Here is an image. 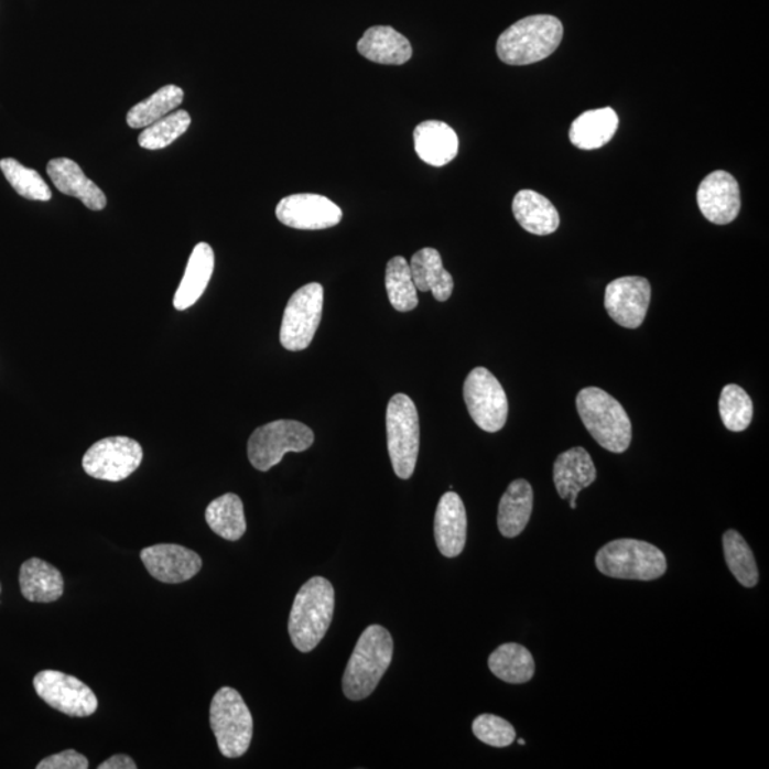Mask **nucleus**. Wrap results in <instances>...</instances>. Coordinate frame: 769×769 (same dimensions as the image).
<instances>
[{"label":"nucleus","instance_id":"f257e3e1","mask_svg":"<svg viewBox=\"0 0 769 769\" xmlns=\"http://www.w3.org/2000/svg\"><path fill=\"white\" fill-rule=\"evenodd\" d=\"M563 24L552 14H534L506 29L496 52L510 66H528L552 56L562 43Z\"/></svg>","mask_w":769,"mask_h":769},{"label":"nucleus","instance_id":"f03ea898","mask_svg":"<svg viewBox=\"0 0 769 769\" xmlns=\"http://www.w3.org/2000/svg\"><path fill=\"white\" fill-rule=\"evenodd\" d=\"M335 592L324 577H313L300 588L291 608L289 632L292 645L301 653H310L325 635L333 621Z\"/></svg>","mask_w":769,"mask_h":769},{"label":"nucleus","instance_id":"7ed1b4c3","mask_svg":"<svg viewBox=\"0 0 769 769\" xmlns=\"http://www.w3.org/2000/svg\"><path fill=\"white\" fill-rule=\"evenodd\" d=\"M393 640L384 627L372 625L359 637L343 679L345 697L361 701L378 687L392 663Z\"/></svg>","mask_w":769,"mask_h":769},{"label":"nucleus","instance_id":"20e7f679","mask_svg":"<svg viewBox=\"0 0 769 769\" xmlns=\"http://www.w3.org/2000/svg\"><path fill=\"white\" fill-rule=\"evenodd\" d=\"M578 416L598 445L613 454L630 447L632 427L626 409L600 388L582 389L576 398Z\"/></svg>","mask_w":769,"mask_h":769},{"label":"nucleus","instance_id":"39448f33","mask_svg":"<svg viewBox=\"0 0 769 769\" xmlns=\"http://www.w3.org/2000/svg\"><path fill=\"white\" fill-rule=\"evenodd\" d=\"M596 566L608 577L650 582L664 576L667 559L653 544L636 539H618L598 550Z\"/></svg>","mask_w":769,"mask_h":769},{"label":"nucleus","instance_id":"423d86ee","mask_svg":"<svg viewBox=\"0 0 769 769\" xmlns=\"http://www.w3.org/2000/svg\"><path fill=\"white\" fill-rule=\"evenodd\" d=\"M210 724L224 757L245 756L251 746L254 722L237 690L223 687L217 691L210 705Z\"/></svg>","mask_w":769,"mask_h":769},{"label":"nucleus","instance_id":"0eeeda50","mask_svg":"<svg viewBox=\"0 0 769 769\" xmlns=\"http://www.w3.org/2000/svg\"><path fill=\"white\" fill-rule=\"evenodd\" d=\"M388 452L398 478L411 479L420 454V416L405 393L391 398L387 409Z\"/></svg>","mask_w":769,"mask_h":769},{"label":"nucleus","instance_id":"6e6552de","mask_svg":"<svg viewBox=\"0 0 769 769\" xmlns=\"http://www.w3.org/2000/svg\"><path fill=\"white\" fill-rule=\"evenodd\" d=\"M314 443V432L299 421L280 420L257 427L248 440V459L260 472H269L289 452H304Z\"/></svg>","mask_w":769,"mask_h":769},{"label":"nucleus","instance_id":"1a4fd4ad","mask_svg":"<svg viewBox=\"0 0 769 769\" xmlns=\"http://www.w3.org/2000/svg\"><path fill=\"white\" fill-rule=\"evenodd\" d=\"M324 289L318 282H311L292 294L282 316L280 340L289 350H304L310 347L323 316Z\"/></svg>","mask_w":769,"mask_h":769},{"label":"nucleus","instance_id":"9d476101","mask_svg":"<svg viewBox=\"0 0 769 769\" xmlns=\"http://www.w3.org/2000/svg\"><path fill=\"white\" fill-rule=\"evenodd\" d=\"M464 398L472 420L481 431L503 430L509 415V402L503 387L486 368H475L467 375Z\"/></svg>","mask_w":769,"mask_h":769},{"label":"nucleus","instance_id":"9b49d317","mask_svg":"<svg viewBox=\"0 0 769 769\" xmlns=\"http://www.w3.org/2000/svg\"><path fill=\"white\" fill-rule=\"evenodd\" d=\"M143 462V447L126 436L96 442L83 456V469L91 478L107 481L128 479Z\"/></svg>","mask_w":769,"mask_h":769},{"label":"nucleus","instance_id":"f8f14e48","mask_svg":"<svg viewBox=\"0 0 769 769\" xmlns=\"http://www.w3.org/2000/svg\"><path fill=\"white\" fill-rule=\"evenodd\" d=\"M33 687L47 705L69 717H90L99 707V701L89 685L62 671H41L33 679Z\"/></svg>","mask_w":769,"mask_h":769},{"label":"nucleus","instance_id":"ddd939ff","mask_svg":"<svg viewBox=\"0 0 769 769\" xmlns=\"http://www.w3.org/2000/svg\"><path fill=\"white\" fill-rule=\"evenodd\" d=\"M651 301V285L642 277H621L605 292L607 314L621 327L636 329L645 323Z\"/></svg>","mask_w":769,"mask_h":769},{"label":"nucleus","instance_id":"4468645a","mask_svg":"<svg viewBox=\"0 0 769 769\" xmlns=\"http://www.w3.org/2000/svg\"><path fill=\"white\" fill-rule=\"evenodd\" d=\"M275 216L295 230H327L343 220V210L319 194H292L281 199Z\"/></svg>","mask_w":769,"mask_h":769},{"label":"nucleus","instance_id":"2eb2a0df","mask_svg":"<svg viewBox=\"0 0 769 769\" xmlns=\"http://www.w3.org/2000/svg\"><path fill=\"white\" fill-rule=\"evenodd\" d=\"M140 557L155 581L167 584L188 582L203 567L202 557L180 544H154L141 550Z\"/></svg>","mask_w":769,"mask_h":769},{"label":"nucleus","instance_id":"dca6fc26","mask_svg":"<svg viewBox=\"0 0 769 769\" xmlns=\"http://www.w3.org/2000/svg\"><path fill=\"white\" fill-rule=\"evenodd\" d=\"M697 203L701 214L717 226L733 223L741 210V193L732 174L718 170L700 184Z\"/></svg>","mask_w":769,"mask_h":769},{"label":"nucleus","instance_id":"f3484780","mask_svg":"<svg viewBox=\"0 0 769 769\" xmlns=\"http://www.w3.org/2000/svg\"><path fill=\"white\" fill-rule=\"evenodd\" d=\"M596 466L584 447H572L557 456L553 466V480L562 499H571V508H577V496L595 484Z\"/></svg>","mask_w":769,"mask_h":769},{"label":"nucleus","instance_id":"a211bd4d","mask_svg":"<svg viewBox=\"0 0 769 769\" xmlns=\"http://www.w3.org/2000/svg\"><path fill=\"white\" fill-rule=\"evenodd\" d=\"M467 518L464 501L455 491H447L437 503L435 540L445 557H456L466 544Z\"/></svg>","mask_w":769,"mask_h":769},{"label":"nucleus","instance_id":"6ab92c4d","mask_svg":"<svg viewBox=\"0 0 769 769\" xmlns=\"http://www.w3.org/2000/svg\"><path fill=\"white\" fill-rule=\"evenodd\" d=\"M46 172L58 192L79 198L89 210L101 212L107 206L106 194L73 160L53 159L47 163Z\"/></svg>","mask_w":769,"mask_h":769},{"label":"nucleus","instance_id":"aec40b11","mask_svg":"<svg viewBox=\"0 0 769 769\" xmlns=\"http://www.w3.org/2000/svg\"><path fill=\"white\" fill-rule=\"evenodd\" d=\"M416 154L422 162L442 167L451 163L459 152V139L450 124L437 120L423 121L413 131Z\"/></svg>","mask_w":769,"mask_h":769},{"label":"nucleus","instance_id":"412c9836","mask_svg":"<svg viewBox=\"0 0 769 769\" xmlns=\"http://www.w3.org/2000/svg\"><path fill=\"white\" fill-rule=\"evenodd\" d=\"M357 47L359 55L379 65L401 66L412 57L411 43L391 26L369 28Z\"/></svg>","mask_w":769,"mask_h":769},{"label":"nucleus","instance_id":"4be33fe9","mask_svg":"<svg viewBox=\"0 0 769 769\" xmlns=\"http://www.w3.org/2000/svg\"><path fill=\"white\" fill-rule=\"evenodd\" d=\"M214 272V251L207 242H199L188 258L186 272L174 295V308L188 310L197 303Z\"/></svg>","mask_w":769,"mask_h":769},{"label":"nucleus","instance_id":"5701e85b","mask_svg":"<svg viewBox=\"0 0 769 769\" xmlns=\"http://www.w3.org/2000/svg\"><path fill=\"white\" fill-rule=\"evenodd\" d=\"M512 210L520 227L534 236H549L560 226L557 208L533 189H520L513 198Z\"/></svg>","mask_w":769,"mask_h":769},{"label":"nucleus","instance_id":"b1692460","mask_svg":"<svg viewBox=\"0 0 769 769\" xmlns=\"http://www.w3.org/2000/svg\"><path fill=\"white\" fill-rule=\"evenodd\" d=\"M21 592L32 603H53L65 592L62 573L45 560L32 557L22 564L19 574Z\"/></svg>","mask_w":769,"mask_h":769},{"label":"nucleus","instance_id":"393cba45","mask_svg":"<svg viewBox=\"0 0 769 769\" xmlns=\"http://www.w3.org/2000/svg\"><path fill=\"white\" fill-rule=\"evenodd\" d=\"M409 267L418 291H431L441 303L451 299L455 286L454 277L443 267L440 251L431 247L422 248L413 254Z\"/></svg>","mask_w":769,"mask_h":769},{"label":"nucleus","instance_id":"a878e982","mask_svg":"<svg viewBox=\"0 0 769 769\" xmlns=\"http://www.w3.org/2000/svg\"><path fill=\"white\" fill-rule=\"evenodd\" d=\"M532 512V485L524 479L513 480L499 503L498 526L501 537L518 538L528 526Z\"/></svg>","mask_w":769,"mask_h":769},{"label":"nucleus","instance_id":"bb28decb","mask_svg":"<svg viewBox=\"0 0 769 769\" xmlns=\"http://www.w3.org/2000/svg\"><path fill=\"white\" fill-rule=\"evenodd\" d=\"M617 129L618 116L611 107L588 110L573 121L571 130H568V139L574 148L596 150L615 138Z\"/></svg>","mask_w":769,"mask_h":769},{"label":"nucleus","instance_id":"cd10ccee","mask_svg":"<svg viewBox=\"0 0 769 769\" xmlns=\"http://www.w3.org/2000/svg\"><path fill=\"white\" fill-rule=\"evenodd\" d=\"M206 522L218 537L237 542L245 537L247 530L242 500L234 494H226L214 499L207 506Z\"/></svg>","mask_w":769,"mask_h":769},{"label":"nucleus","instance_id":"c85d7f7f","mask_svg":"<svg viewBox=\"0 0 769 769\" xmlns=\"http://www.w3.org/2000/svg\"><path fill=\"white\" fill-rule=\"evenodd\" d=\"M489 669L498 679L509 684H524L533 679L534 660L526 647L506 642L489 657Z\"/></svg>","mask_w":769,"mask_h":769},{"label":"nucleus","instance_id":"c756f323","mask_svg":"<svg viewBox=\"0 0 769 769\" xmlns=\"http://www.w3.org/2000/svg\"><path fill=\"white\" fill-rule=\"evenodd\" d=\"M184 91L182 87L175 85L163 86L149 99L131 107L126 121L131 129H145L155 121L172 113L183 104Z\"/></svg>","mask_w":769,"mask_h":769},{"label":"nucleus","instance_id":"7c9ffc66","mask_svg":"<svg viewBox=\"0 0 769 769\" xmlns=\"http://www.w3.org/2000/svg\"><path fill=\"white\" fill-rule=\"evenodd\" d=\"M388 299L399 313H409L418 306V290L413 284L411 267L403 257H393L384 275Z\"/></svg>","mask_w":769,"mask_h":769},{"label":"nucleus","instance_id":"2f4dec72","mask_svg":"<svg viewBox=\"0 0 769 769\" xmlns=\"http://www.w3.org/2000/svg\"><path fill=\"white\" fill-rule=\"evenodd\" d=\"M725 562L729 571L744 587H756L759 578L756 557L746 539L735 530H728L723 537Z\"/></svg>","mask_w":769,"mask_h":769},{"label":"nucleus","instance_id":"473e14b6","mask_svg":"<svg viewBox=\"0 0 769 769\" xmlns=\"http://www.w3.org/2000/svg\"><path fill=\"white\" fill-rule=\"evenodd\" d=\"M0 170L14 192L32 202H48L52 189L36 170L29 169L14 159L0 160Z\"/></svg>","mask_w":769,"mask_h":769},{"label":"nucleus","instance_id":"72a5a7b5","mask_svg":"<svg viewBox=\"0 0 769 769\" xmlns=\"http://www.w3.org/2000/svg\"><path fill=\"white\" fill-rule=\"evenodd\" d=\"M719 415L724 426L732 432L746 431L751 425L754 403L746 389L739 384H725L719 397Z\"/></svg>","mask_w":769,"mask_h":769},{"label":"nucleus","instance_id":"f704fd0d","mask_svg":"<svg viewBox=\"0 0 769 769\" xmlns=\"http://www.w3.org/2000/svg\"><path fill=\"white\" fill-rule=\"evenodd\" d=\"M192 124V116L186 110H177L150 124L139 136L140 148L162 150L182 138Z\"/></svg>","mask_w":769,"mask_h":769},{"label":"nucleus","instance_id":"c9c22d12","mask_svg":"<svg viewBox=\"0 0 769 769\" xmlns=\"http://www.w3.org/2000/svg\"><path fill=\"white\" fill-rule=\"evenodd\" d=\"M472 732L479 741L496 748L512 746L516 739L513 725L498 715H479L472 724Z\"/></svg>","mask_w":769,"mask_h":769},{"label":"nucleus","instance_id":"e433bc0d","mask_svg":"<svg viewBox=\"0 0 769 769\" xmlns=\"http://www.w3.org/2000/svg\"><path fill=\"white\" fill-rule=\"evenodd\" d=\"M37 769H87L89 768V759L82 756L75 749H66L55 754V756L42 759L36 766Z\"/></svg>","mask_w":769,"mask_h":769},{"label":"nucleus","instance_id":"4c0bfd02","mask_svg":"<svg viewBox=\"0 0 769 769\" xmlns=\"http://www.w3.org/2000/svg\"><path fill=\"white\" fill-rule=\"evenodd\" d=\"M136 762L129 756L124 754H117L109 759H106L104 763H100L99 769H136Z\"/></svg>","mask_w":769,"mask_h":769},{"label":"nucleus","instance_id":"58836bf2","mask_svg":"<svg viewBox=\"0 0 769 769\" xmlns=\"http://www.w3.org/2000/svg\"><path fill=\"white\" fill-rule=\"evenodd\" d=\"M518 743L520 744V746H524V744H526L524 739H519Z\"/></svg>","mask_w":769,"mask_h":769},{"label":"nucleus","instance_id":"ea45409f","mask_svg":"<svg viewBox=\"0 0 769 769\" xmlns=\"http://www.w3.org/2000/svg\"><path fill=\"white\" fill-rule=\"evenodd\" d=\"M0 592H2V587H0Z\"/></svg>","mask_w":769,"mask_h":769}]
</instances>
